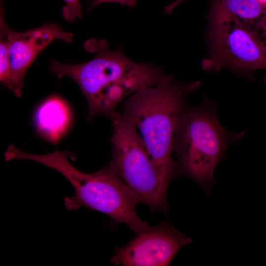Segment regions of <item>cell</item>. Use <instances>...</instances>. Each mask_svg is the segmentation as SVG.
Here are the masks:
<instances>
[{
  "label": "cell",
  "instance_id": "1",
  "mask_svg": "<svg viewBox=\"0 0 266 266\" xmlns=\"http://www.w3.org/2000/svg\"><path fill=\"white\" fill-rule=\"evenodd\" d=\"M93 43L91 49L96 55L89 61L67 64L52 60L49 64L50 70L59 79L67 76L78 85L88 102V121L100 116L109 117L125 99L143 88L157 85L167 76L152 63L131 60L124 54L122 46L111 51L104 41Z\"/></svg>",
  "mask_w": 266,
  "mask_h": 266
},
{
  "label": "cell",
  "instance_id": "2",
  "mask_svg": "<svg viewBox=\"0 0 266 266\" xmlns=\"http://www.w3.org/2000/svg\"><path fill=\"white\" fill-rule=\"evenodd\" d=\"M199 81L184 83L167 76L157 85L143 88L129 97L120 112L135 126L155 165L163 194L177 175L172 157L180 114L188 95L199 88Z\"/></svg>",
  "mask_w": 266,
  "mask_h": 266
},
{
  "label": "cell",
  "instance_id": "3",
  "mask_svg": "<svg viewBox=\"0 0 266 266\" xmlns=\"http://www.w3.org/2000/svg\"><path fill=\"white\" fill-rule=\"evenodd\" d=\"M73 156L68 150L45 154L23 152V159L41 163L62 174L73 186L75 194L64 198L69 210L85 206L108 215L112 220L128 225L135 233L148 225L137 214L138 203L133 192L108 166L92 173L79 170L69 161Z\"/></svg>",
  "mask_w": 266,
  "mask_h": 266
},
{
  "label": "cell",
  "instance_id": "4",
  "mask_svg": "<svg viewBox=\"0 0 266 266\" xmlns=\"http://www.w3.org/2000/svg\"><path fill=\"white\" fill-rule=\"evenodd\" d=\"M216 108L208 100L196 107L186 105L178 120L173 144L177 175L194 180L206 193L214 183L215 166L226 157L227 146L240 140L246 133V129L235 134L223 129Z\"/></svg>",
  "mask_w": 266,
  "mask_h": 266
},
{
  "label": "cell",
  "instance_id": "5",
  "mask_svg": "<svg viewBox=\"0 0 266 266\" xmlns=\"http://www.w3.org/2000/svg\"><path fill=\"white\" fill-rule=\"evenodd\" d=\"M113 134L112 158L108 165L135 196L153 212L167 213L166 197L161 189L158 171L134 124L115 110L109 116Z\"/></svg>",
  "mask_w": 266,
  "mask_h": 266
},
{
  "label": "cell",
  "instance_id": "6",
  "mask_svg": "<svg viewBox=\"0 0 266 266\" xmlns=\"http://www.w3.org/2000/svg\"><path fill=\"white\" fill-rule=\"evenodd\" d=\"M210 53L202 63L205 70L229 68L252 78L258 69L266 71V53L235 21L207 14Z\"/></svg>",
  "mask_w": 266,
  "mask_h": 266
},
{
  "label": "cell",
  "instance_id": "7",
  "mask_svg": "<svg viewBox=\"0 0 266 266\" xmlns=\"http://www.w3.org/2000/svg\"><path fill=\"white\" fill-rule=\"evenodd\" d=\"M192 239L167 222L148 226L127 245L117 247L112 264L123 266H168L178 251Z\"/></svg>",
  "mask_w": 266,
  "mask_h": 266
},
{
  "label": "cell",
  "instance_id": "8",
  "mask_svg": "<svg viewBox=\"0 0 266 266\" xmlns=\"http://www.w3.org/2000/svg\"><path fill=\"white\" fill-rule=\"evenodd\" d=\"M13 84L12 92L20 97L24 87L25 75L37 56L51 42L62 39L72 41L73 35L55 23H46L24 32L13 31L6 25Z\"/></svg>",
  "mask_w": 266,
  "mask_h": 266
},
{
  "label": "cell",
  "instance_id": "9",
  "mask_svg": "<svg viewBox=\"0 0 266 266\" xmlns=\"http://www.w3.org/2000/svg\"><path fill=\"white\" fill-rule=\"evenodd\" d=\"M208 15L235 21L266 53V9L256 0H211Z\"/></svg>",
  "mask_w": 266,
  "mask_h": 266
},
{
  "label": "cell",
  "instance_id": "10",
  "mask_svg": "<svg viewBox=\"0 0 266 266\" xmlns=\"http://www.w3.org/2000/svg\"><path fill=\"white\" fill-rule=\"evenodd\" d=\"M34 119L38 132L50 141L57 142L68 127L70 113L61 98L53 96L38 107Z\"/></svg>",
  "mask_w": 266,
  "mask_h": 266
},
{
  "label": "cell",
  "instance_id": "11",
  "mask_svg": "<svg viewBox=\"0 0 266 266\" xmlns=\"http://www.w3.org/2000/svg\"><path fill=\"white\" fill-rule=\"evenodd\" d=\"M0 81L12 92L11 67L6 32L7 24L4 17L2 4H0Z\"/></svg>",
  "mask_w": 266,
  "mask_h": 266
},
{
  "label": "cell",
  "instance_id": "12",
  "mask_svg": "<svg viewBox=\"0 0 266 266\" xmlns=\"http://www.w3.org/2000/svg\"><path fill=\"white\" fill-rule=\"evenodd\" d=\"M66 5L62 8L64 19L68 22H73L82 17V8L79 0H64Z\"/></svg>",
  "mask_w": 266,
  "mask_h": 266
},
{
  "label": "cell",
  "instance_id": "13",
  "mask_svg": "<svg viewBox=\"0 0 266 266\" xmlns=\"http://www.w3.org/2000/svg\"><path fill=\"white\" fill-rule=\"evenodd\" d=\"M105 2L117 3L133 7L136 5L137 1L136 0H93L91 2L88 11H90L95 6Z\"/></svg>",
  "mask_w": 266,
  "mask_h": 266
},
{
  "label": "cell",
  "instance_id": "14",
  "mask_svg": "<svg viewBox=\"0 0 266 266\" xmlns=\"http://www.w3.org/2000/svg\"><path fill=\"white\" fill-rule=\"evenodd\" d=\"M185 0H175L164 8V12L166 14L171 13L173 10Z\"/></svg>",
  "mask_w": 266,
  "mask_h": 266
},
{
  "label": "cell",
  "instance_id": "15",
  "mask_svg": "<svg viewBox=\"0 0 266 266\" xmlns=\"http://www.w3.org/2000/svg\"><path fill=\"white\" fill-rule=\"evenodd\" d=\"M264 8L266 9V0H256Z\"/></svg>",
  "mask_w": 266,
  "mask_h": 266
},
{
  "label": "cell",
  "instance_id": "16",
  "mask_svg": "<svg viewBox=\"0 0 266 266\" xmlns=\"http://www.w3.org/2000/svg\"><path fill=\"white\" fill-rule=\"evenodd\" d=\"M264 80H265V83L266 84V77L265 78V79H264Z\"/></svg>",
  "mask_w": 266,
  "mask_h": 266
}]
</instances>
